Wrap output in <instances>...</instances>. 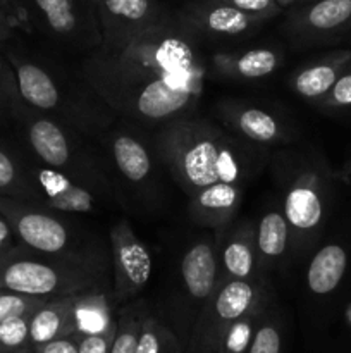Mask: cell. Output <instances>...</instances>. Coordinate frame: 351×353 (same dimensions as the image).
<instances>
[{
	"label": "cell",
	"instance_id": "6da1fadb",
	"mask_svg": "<svg viewBox=\"0 0 351 353\" xmlns=\"http://www.w3.org/2000/svg\"><path fill=\"white\" fill-rule=\"evenodd\" d=\"M206 72L176 16L123 48H95L81 64V78L116 116L158 126L195 112Z\"/></svg>",
	"mask_w": 351,
	"mask_h": 353
},
{
	"label": "cell",
	"instance_id": "7a4b0ae2",
	"mask_svg": "<svg viewBox=\"0 0 351 353\" xmlns=\"http://www.w3.org/2000/svg\"><path fill=\"white\" fill-rule=\"evenodd\" d=\"M267 152L193 114L162 124L153 137L155 157L188 199L215 183L246 185L262 169Z\"/></svg>",
	"mask_w": 351,
	"mask_h": 353
},
{
	"label": "cell",
	"instance_id": "3957f363",
	"mask_svg": "<svg viewBox=\"0 0 351 353\" xmlns=\"http://www.w3.org/2000/svg\"><path fill=\"white\" fill-rule=\"evenodd\" d=\"M17 90L26 105L43 112L86 138H100L112 128L116 114L85 79L72 78L61 65L7 52Z\"/></svg>",
	"mask_w": 351,
	"mask_h": 353
},
{
	"label": "cell",
	"instance_id": "277c9868",
	"mask_svg": "<svg viewBox=\"0 0 351 353\" xmlns=\"http://www.w3.org/2000/svg\"><path fill=\"white\" fill-rule=\"evenodd\" d=\"M109 283V261L100 248L65 254H43L23 243L0 255V288L52 299L103 292Z\"/></svg>",
	"mask_w": 351,
	"mask_h": 353
},
{
	"label": "cell",
	"instance_id": "5b68a950",
	"mask_svg": "<svg viewBox=\"0 0 351 353\" xmlns=\"http://www.w3.org/2000/svg\"><path fill=\"white\" fill-rule=\"evenodd\" d=\"M275 176L281 188V210L291 230L295 257L308 254L329 219L336 174L326 159L313 152L277 155Z\"/></svg>",
	"mask_w": 351,
	"mask_h": 353
},
{
	"label": "cell",
	"instance_id": "8992f818",
	"mask_svg": "<svg viewBox=\"0 0 351 353\" xmlns=\"http://www.w3.org/2000/svg\"><path fill=\"white\" fill-rule=\"evenodd\" d=\"M12 119L19 124L28 148L40 161L38 164L62 172L100 199H120L109 164L85 143L86 137L24 102L14 110Z\"/></svg>",
	"mask_w": 351,
	"mask_h": 353
},
{
	"label": "cell",
	"instance_id": "52a82bcc",
	"mask_svg": "<svg viewBox=\"0 0 351 353\" xmlns=\"http://www.w3.org/2000/svg\"><path fill=\"white\" fill-rule=\"evenodd\" d=\"M270 286L268 276L220 283L196 317L184 353H215L217 343L227 327L244 316Z\"/></svg>",
	"mask_w": 351,
	"mask_h": 353
},
{
	"label": "cell",
	"instance_id": "ba28073f",
	"mask_svg": "<svg viewBox=\"0 0 351 353\" xmlns=\"http://www.w3.org/2000/svg\"><path fill=\"white\" fill-rule=\"evenodd\" d=\"M21 10L41 34L65 50L89 54L102 45L92 0H21Z\"/></svg>",
	"mask_w": 351,
	"mask_h": 353
},
{
	"label": "cell",
	"instance_id": "9c48e42d",
	"mask_svg": "<svg viewBox=\"0 0 351 353\" xmlns=\"http://www.w3.org/2000/svg\"><path fill=\"white\" fill-rule=\"evenodd\" d=\"M219 286L217 247L210 238L195 241L184 252L179 264V281L176 296L171 300L178 324V338L182 347L189 338L193 324Z\"/></svg>",
	"mask_w": 351,
	"mask_h": 353
},
{
	"label": "cell",
	"instance_id": "30bf717a",
	"mask_svg": "<svg viewBox=\"0 0 351 353\" xmlns=\"http://www.w3.org/2000/svg\"><path fill=\"white\" fill-rule=\"evenodd\" d=\"M0 214L9 221L19 243L43 254H65L89 245H78L76 231L61 212L28 200L0 195Z\"/></svg>",
	"mask_w": 351,
	"mask_h": 353
},
{
	"label": "cell",
	"instance_id": "8fae6325",
	"mask_svg": "<svg viewBox=\"0 0 351 353\" xmlns=\"http://www.w3.org/2000/svg\"><path fill=\"white\" fill-rule=\"evenodd\" d=\"M103 48H123L145 31L174 19L160 0H92Z\"/></svg>",
	"mask_w": 351,
	"mask_h": 353
},
{
	"label": "cell",
	"instance_id": "7c38bea8",
	"mask_svg": "<svg viewBox=\"0 0 351 353\" xmlns=\"http://www.w3.org/2000/svg\"><path fill=\"white\" fill-rule=\"evenodd\" d=\"M109 240L112 296L117 302H127L150 281L151 254L127 219H119L110 228Z\"/></svg>",
	"mask_w": 351,
	"mask_h": 353
},
{
	"label": "cell",
	"instance_id": "4fadbf2b",
	"mask_svg": "<svg viewBox=\"0 0 351 353\" xmlns=\"http://www.w3.org/2000/svg\"><path fill=\"white\" fill-rule=\"evenodd\" d=\"M174 14L196 40H241L251 37L265 23L219 0H188Z\"/></svg>",
	"mask_w": 351,
	"mask_h": 353
},
{
	"label": "cell",
	"instance_id": "5bb4252c",
	"mask_svg": "<svg viewBox=\"0 0 351 353\" xmlns=\"http://www.w3.org/2000/svg\"><path fill=\"white\" fill-rule=\"evenodd\" d=\"M215 114L220 126L253 147L268 150L296 138L295 128L288 119L257 103L226 100L217 105Z\"/></svg>",
	"mask_w": 351,
	"mask_h": 353
},
{
	"label": "cell",
	"instance_id": "9a60e30c",
	"mask_svg": "<svg viewBox=\"0 0 351 353\" xmlns=\"http://www.w3.org/2000/svg\"><path fill=\"white\" fill-rule=\"evenodd\" d=\"M286 31L298 47L332 43L351 31V0H313L292 6Z\"/></svg>",
	"mask_w": 351,
	"mask_h": 353
},
{
	"label": "cell",
	"instance_id": "2e32d148",
	"mask_svg": "<svg viewBox=\"0 0 351 353\" xmlns=\"http://www.w3.org/2000/svg\"><path fill=\"white\" fill-rule=\"evenodd\" d=\"M98 140L109 155V165L126 185L134 188L153 179V157L140 137L124 130H109Z\"/></svg>",
	"mask_w": 351,
	"mask_h": 353
},
{
	"label": "cell",
	"instance_id": "e0dca14e",
	"mask_svg": "<svg viewBox=\"0 0 351 353\" xmlns=\"http://www.w3.org/2000/svg\"><path fill=\"white\" fill-rule=\"evenodd\" d=\"M40 192L41 205L61 214H92L98 210L100 196L62 172L45 165H30Z\"/></svg>",
	"mask_w": 351,
	"mask_h": 353
},
{
	"label": "cell",
	"instance_id": "ac0fdd59",
	"mask_svg": "<svg viewBox=\"0 0 351 353\" xmlns=\"http://www.w3.org/2000/svg\"><path fill=\"white\" fill-rule=\"evenodd\" d=\"M244 186L241 183L222 181L200 190L188 199L189 216L200 226L226 231L243 202Z\"/></svg>",
	"mask_w": 351,
	"mask_h": 353
},
{
	"label": "cell",
	"instance_id": "d6986e66",
	"mask_svg": "<svg viewBox=\"0 0 351 353\" xmlns=\"http://www.w3.org/2000/svg\"><path fill=\"white\" fill-rule=\"evenodd\" d=\"M281 65L277 50L267 47L243 52H215L210 57L206 71L229 81H253L275 72Z\"/></svg>",
	"mask_w": 351,
	"mask_h": 353
},
{
	"label": "cell",
	"instance_id": "ffe728a7",
	"mask_svg": "<svg viewBox=\"0 0 351 353\" xmlns=\"http://www.w3.org/2000/svg\"><path fill=\"white\" fill-rule=\"evenodd\" d=\"M219 259V285L233 279L258 278L257 245H255V223L244 221L234 228L226 240L217 247Z\"/></svg>",
	"mask_w": 351,
	"mask_h": 353
},
{
	"label": "cell",
	"instance_id": "44dd1931",
	"mask_svg": "<svg viewBox=\"0 0 351 353\" xmlns=\"http://www.w3.org/2000/svg\"><path fill=\"white\" fill-rule=\"evenodd\" d=\"M351 61V50H334L303 65L292 74L291 88L298 97L315 105L329 93Z\"/></svg>",
	"mask_w": 351,
	"mask_h": 353
},
{
	"label": "cell",
	"instance_id": "7402d4cb",
	"mask_svg": "<svg viewBox=\"0 0 351 353\" xmlns=\"http://www.w3.org/2000/svg\"><path fill=\"white\" fill-rule=\"evenodd\" d=\"M255 245L260 276L284 264L291 252V230L281 209H268L255 224Z\"/></svg>",
	"mask_w": 351,
	"mask_h": 353
},
{
	"label": "cell",
	"instance_id": "603a6c76",
	"mask_svg": "<svg viewBox=\"0 0 351 353\" xmlns=\"http://www.w3.org/2000/svg\"><path fill=\"white\" fill-rule=\"evenodd\" d=\"M76 333L74 295L52 296L30 316L31 348Z\"/></svg>",
	"mask_w": 351,
	"mask_h": 353
},
{
	"label": "cell",
	"instance_id": "cb8c5ba5",
	"mask_svg": "<svg viewBox=\"0 0 351 353\" xmlns=\"http://www.w3.org/2000/svg\"><path fill=\"white\" fill-rule=\"evenodd\" d=\"M346 245L341 241H329L312 255L306 268V288L315 296H329L343 283L348 271Z\"/></svg>",
	"mask_w": 351,
	"mask_h": 353
},
{
	"label": "cell",
	"instance_id": "d4e9b609",
	"mask_svg": "<svg viewBox=\"0 0 351 353\" xmlns=\"http://www.w3.org/2000/svg\"><path fill=\"white\" fill-rule=\"evenodd\" d=\"M74 317L76 333L79 334L105 333L117 323L107 290L74 295Z\"/></svg>",
	"mask_w": 351,
	"mask_h": 353
},
{
	"label": "cell",
	"instance_id": "484cf974",
	"mask_svg": "<svg viewBox=\"0 0 351 353\" xmlns=\"http://www.w3.org/2000/svg\"><path fill=\"white\" fill-rule=\"evenodd\" d=\"M272 303H274V292L270 286L244 316H241L236 323L227 327L226 333L220 336L219 343H217L215 353H246L258 326H260L265 310Z\"/></svg>",
	"mask_w": 351,
	"mask_h": 353
},
{
	"label": "cell",
	"instance_id": "4316f807",
	"mask_svg": "<svg viewBox=\"0 0 351 353\" xmlns=\"http://www.w3.org/2000/svg\"><path fill=\"white\" fill-rule=\"evenodd\" d=\"M0 195L41 203L40 192L34 183L28 162L0 145Z\"/></svg>",
	"mask_w": 351,
	"mask_h": 353
},
{
	"label": "cell",
	"instance_id": "83f0119b",
	"mask_svg": "<svg viewBox=\"0 0 351 353\" xmlns=\"http://www.w3.org/2000/svg\"><path fill=\"white\" fill-rule=\"evenodd\" d=\"M136 353H184V347L167 323L147 312L141 323Z\"/></svg>",
	"mask_w": 351,
	"mask_h": 353
},
{
	"label": "cell",
	"instance_id": "f1b7e54d",
	"mask_svg": "<svg viewBox=\"0 0 351 353\" xmlns=\"http://www.w3.org/2000/svg\"><path fill=\"white\" fill-rule=\"evenodd\" d=\"M282 348H284V323L279 309L272 303L265 310L246 353H282Z\"/></svg>",
	"mask_w": 351,
	"mask_h": 353
},
{
	"label": "cell",
	"instance_id": "f546056e",
	"mask_svg": "<svg viewBox=\"0 0 351 353\" xmlns=\"http://www.w3.org/2000/svg\"><path fill=\"white\" fill-rule=\"evenodd\" d=\"M145 316L147 312L143 310V303H129L120 310L117 317L116 336H114L109 353H136L138 338H140Z\"/></svg>",
	"mask_w": 351,
	"mask_h": 353
},
{
	"label": "cell",
	"instance_id": "4dcf8cb0",
	"mask_svg": "<svg viewBox=\"0 0 351 353\" xmlns=\"http://www.w3.org/2000/svg\"><path fill=\"white\" fill-rule=\"evenodd\" d=\"M30 316L9 317L0 323V353H12L31 348L30 341Z\"/></svg>",
	"mask_w": 351,
	"mask_h": 353
},
{
	"label": "cell",
	"instance_id": "1f68e13d",
	"mask_svg": "<svg viewBox=\"0 0 351 353\" xmlns=\"http://www.w3.org/2000/svg\"><path fill=\"white\" fill-rule=\"evenodd\" d=\"M23 102L17 90L16 76H14L12 68H10L9 61H0V119L9 117L12 119L14 110L17 105Z\"/></svg>",
	"mask_w": 351,
	"mask_h": 353
},
{
	"label": "cell",
	"instance_id": "d6a6232c",
	"mask_svg": "<svg viewBox=\"0 0 351 353\" xmlns=\"http://www.w3.org/2000/svg\"><path fill=\"white\" fill-rule=\"evenodd\" d=\"M45 300L47 299L23 295V293L0 288V323L9 319V317L21 316V314H31L34 309H38Z\"/></svg>",
	"mask_w": 351,
	"mask_h": 353
},
{
	"label": "cell",
	"instance_id": "836d02e7",
	"mask_svg": "<svg viewBox=\"0 0 351 353\" xmlns=\"http://www.w3.org/2000/svg\"><path fill=\"white\" fill-rule=\"evenodd\" d=\"M322 110H344L351 109V61L344 68L337 81L322 100L315 103Z\"/></svg>",
	"mask_w": 351,
	"mask_h": 353
},
{
	"label": "cell",
	"instance_id": "e575fe53",
	"mask_svg": "<svg viewBox=\"0 0 351 353\" xmlns=\"http://www.w3.org/2000/svg\"><path fill=\"white\" fill-rule=\"evenodd\" d=\"M219 2L227 3L234 9L241 10L244 14L258 17L262 21H268L282 12L279 3L275 0H219Z\"/></svg>",
	"mask_w": 351,
	"mask_h": 353
},
{
	"label": "cell",
	"instance_id": "d590c367",
	"mask_svg": "<svg viewBox=\"0 0 351 353\" xmlns=\"http://www.w3.org/2000/svg\"><path fill=\"white\" fill-rule=\"evenodd\" d=\"M117 323L105 333L100 334H79V353H109L116 336Z\"/></svg>",
	"mask_w": 351,
	"mask_h": 353
},
{
	"label": "cell",
	"instance_id": "8d00e7d4",
	"mask_svg": "<svg viewBox=\"0 0 351 353\" xmlns=\"http://www.w3.org/2000/svg\"><path fill=\"white\" fill-rule=\"evenodd\" d=\"M33 352L34 353H79V336L78 333H74L71 334V336L52 340L48 341V343L33 347Z\"/></svg>",
	"mask_w": 351,
	"mask_h": 353
},
{
	"label": "cell",
	"instance_id": "74e56055",
	"mask_svg": "<svg viewBox=\"0 0 351 353\" xmlns=\"http://www.w3.org/2000/svg\"><path fill=\"white\" fill-rule=\"evenodd\" d=\"M17 243H19V240H17L12 226H10L9 221L0 214V255H2L3 252L10 250V248Z\"/></svg>",
	"mask_w": 351,
	"mask_h": 353
},
{
	"label": "cell",
	"instance_id": "f35d334b",
	"mask_svg": "<svg viewBox=\"0 0 351 353\" xmlns=\"http://www.w3.org/2000/svg\"><path fill=\"white\" fill-rule=\"evenodd\" d=\"M275 2L279 3V7H281L282 10H286V9H291L292 6H296L299 0H275Z\"/></svg>",
	"mask_w": 351,
	"mask_h": 353
},
{
	"label": "cell",
	"instance_id": "ab89813d",
	"mask_svg": "<svg viewBox=\"0 0 351 353\" xmlns=\"http://www.w3.org/2000/svg\"><path fill=\"white\" fill-rule=\"evenodd\" d=\"M12 353H34L33 348H28V350H19V352H12Z\"/></svg>",
	"mask_w": 351,
	"mask_h": 353
},
{
	"label": "cell",
	"instance_id": "60d3db41",
	"mask_svg": "<svg viewBox=\"0 0 351 353\" xmlns=\"http://www.w3.org/2000/svg\"><path fill=\"white\" fill-rule=\"evenodd\" d=\"M308 2H313V0H299V2L296 3V6H299V3H308Z\"/></svg>",
	"mask_w": 351,
	"mask_h": 353
},
{
	"label": "cell",
	"instance_id": "b9f144b4",
	"mask_svg": "<svg viewBox=\"0 0 351 353\" xmlns=\"http://www.w3.org/2000/svg\"><path fill=\"white\" fill-rule=\"evenodd\" d=\"M0 47H2V43H0Z\"/></svg>",
	"mask_w": 351,
	"mask_h": 353
}]
</instances>
